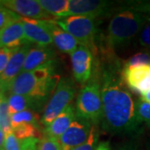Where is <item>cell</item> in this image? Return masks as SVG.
<instances>
[{"label":"cell","instance_id":"1","mask_svg":"<svg viewBox=\"0 0 150 150\" xmlns=\"http://www.w3.org/2000/svg\"><path fill=\"white\" fill-rule=\"evenodd\" d=\"M119 64L103 65L101 74L103 129L112 134L135 135L141 132L136 102L123 84Z\"/></svg>","mask_w":150,"mask_h":150},{"label":"cell","instance_id":"2","mask_svg":"<svg viewBox=\"0 0 150 150\" xmlns=\"http://www.w3.org/2000/svg\"><path fill=\"white\" fill-rule=\"evenodd\" d=\"M149 22L150 4L134 2L123 4V8L115 13L108 23V45L116 48L129 43Z\"/></svg>","mask_w":150,"mask_h":150},{"label":"cell","instance_id":"3","mask_svg":"<svg viewBox=\"0 0 150 150\" xmlns=\"http://www.w3.org/2000/svg\"><path fill=\"white\" fill-rule=\"evenodd\" d=\"M54 63L45 64L30 72H23L8 86L10 94H19L32 97L42 103L59 84L60 77L54 74Z\"/></svg>","mask_w":150,"mask_h":150},{"label":"cell","instance_id":"4","mask_svg":"<svg viewBox=\"0 0 150 150\" xmlns=\"http://www.w3.org/2000/svg\"><path fill=\"white\" fill-rule=\"evenodd\" d=\"M76 117L98 125L102 122L101 83L98 77H91L79 92L75 106Z\"/></svg>","mask_w":150,"mask_h":150},{"label":"cell","instance_id":"5","mask_svg":"<svg viewBox=\"0 0 150 150\" xmlns=\"http://www.w3.org/2000/svg\"><path fill=\"white\" fill-rule=\"evenodd\" d=\"M76 93L74 81L62 78L43 109L40 122L44 127L49 125L62 112L71 105Z\"/></svg>","mask_w":150,"mask_h":150},{"label":"cell","instance_id":"6","mask_svg":"<svg viewBox=\"0 0 150 150\" xmlns=\"http://www.w3.org/2000/svg\"><path fill=\"white\" fill-rule=\"evenodd\" d=\"M53 21L64 31L74 37L80 45L93 48L97 33L95 18L87 16H68L54 18Z\"/></svg>","mask_w":150,"mask_h":150},{"label":"cell","instance_id":"7","mask_svg":"<svg viewBox=\"0 0 150 150\" xmlns=\"http://www.w3.org/2000/svg\"><path fill=\"white\" fill-rule=\"evenodd\" d=\"M112 1L100 0H69V8L64 17L87 16L96 18L108 14L115 6Z\"/></svg>","mask_w":150,"mask_h":150},{"label":"cell","instance_id":"8","mask_svg":"<svg viewBox=\"0 0 150 150\" xmlns=\"http://www.w3.org/2000/svg\"><path fill=\"white\" fill-rule=\"evenodd\" d=\"M25 38L28 43H33L38 47H48L53 42L49 21L22 18Z\"/></svg>","mask_w":150,"mask_h":150},{"label":"cell","instance_id":"9","mask_svg":"<svg viewBox=\"0 0 150 150\" xmlns=\"http://www.w3.org/2000/svg\"><path fill=\"white\" fill-rule=\"evenodd\" d=\"M73 74L81 83H86L91 79L93 72V53L89 48L80 45L73 54H70Z\"/></svg>","mask_w":150,"mask_h":150},{"label":"cell","instance_id":"10","mask_svg":"<svg viewBox=\"0 0 150 150\" xmlns=\"http://www.w3.org/2000/svg\"><path fill=\"white\" fill-rule=\"evenodd\" d=\"M91 123L76 117L69 129L59 139L64 150H71L83 144L88 139L92 128Z\"/></svg>","mask_w":150,"mask_h":150},{"label":"cell","instance_id":"11","mask_svg":"<svg viewBox=\"0 0 150 150\" xmlns=\"http://www.w3.org/2000/svg\"><path fill=\"white\" fill-rule=\"evenodd\" d=\"M3 6L22 18L49 21L54 18L43 10L38 0H4Z\"/></svg>","mask_w":150,"mask_h":150},{"label":"cell","instance_id":"12","mask_svg":"<svg viewBox=\"0 0 150 150\" xmlns=\"http://www.w3.org/2000/svg\"><path fill=\"white\" fill-rule=\"evenodd\" d=\"M122 75L129 88L139 93L140 95L150 90V64L123 67Z\"/></svg>","mask_w":150,"mask_h":150},{"label":"cell","instance_id":"13","mask_svg":"<svg viewBox=\"0 0 150 150\" xmlns=\"http://www.w3.org/2000/svg\"><path fill=\"white\" fill-rule=\"evenodd\" d=\"M30 49V43H28L17 48L14 54L12 55L5 70L1 74L6 91L9 83L22 72L26 57Z\"/></svg>","mask_w":150,"mask_h":150},{"label":"cell","instance_id":"14","mask_svg":"<svg viewBox=\"0 0 150 150\" xmlns=\"http://www.w3.org/2000/svg\"><path fill=\"white\" fill-rule=\"evenodd\" d=\"M28 43L22 19L11 23L0 31L1 48H18Z\"/></svg>","mask_w":150,"mask_h":150},{"label":"cell","instance_id":"15","mask_svg":"<svg viewBox=\"0 0 150 150\" xmlns=\"http://www.w3.org/2000/svg\"><path fill=\"white\" fill-rule=\"evenodd\" d=\"M55 63V52L48 47H36L29 50L22 72H30L45 64Z\"/></svg>","mask_w":150,"mask_h":150},{"label":"cell","instance_id":"16","mask_svg":"<svg viewBox=\"0 0 150 150\" xmlns=\"http://www.w3.org/2000/svg\"><path fill=\"white\" fill-rule=\"evenodd\" d=\"M76 118L74 108L71 104L62 112L49 125L44 128V135L59 139Z\"/></svg>","mask_w":150,"mask_h":150},{"label":"cell","instance_id":"17","mask_svg":"<svg viewBox=\"0 0 150 150\" xmlns=\"http://www.w3.org/2000/svg\"><path fill=\"white\" fill-rule=\"evenodd\" d=\"M49 23L53 42L59 51L64 54H71L80 46L79 42L74 37L58 26L53 19L49 20Z\"/></svg>","mask_w":150,"mask_h":150},{"label":"cell","instance_id":"18","mask_svg":"<svg viewBox=\"0 0 150 150\" xmlns=\"http://www.w3.org/2000/svg\"><path fill=\"white\" fill-rule=\"evenodd\" d=\"M8 110L10 115L24 110H33L34 108H39L43 103L32 97L19 95V94H10L8 98Z\"/></svg>","mask_w":150,"mask_h":150},{"label":"cell","instance_id":"19","mask_svg":"<svg viewBox=\"0 0 150 150\" xmlns=\"http://www.w3.org/2000/svg\"><path fill=\"white\" fill-rule=\"evenodd\" d=\"M43 10L55 18H62L69 8V0H38Z\"/></svg>","mask_w":150,"mask_h":150},{"label":"cell","instance_id":"20","mask_svg":"<svg viewBox=\"0 0 150 150\" xmlns=\"http://www.w3.org/2000/svg\"><path fill=\"white\" fill-rule=\"evenodd\" d=\"M38 116L33 110H24L11 115V126L12 130L23 124H35L38 125Z\"/></svg>","mask_w":150,"mask_h":150},{"label":"cell","instance_id":"21","mask_svg":"<svg viewBox=\"0 0 150 150\" xmlns=\"http://www.w3.org/2000/svg\"><path fill=\"white\" fill-rule=\"evenodd\" d=\"M0 129L4 132L6 135L12 133L13 131L11 126V115L8 110V98L5 96V93H3L0 97Z\"/></svg>","mask_w":150,"mask_h":150},{"label":"cell","instance_id":"22","mask_svg":"<svg viewBox=\"0 0 150 150\" xmlns=\"http://www.w3.org/2000/svg\"><path fill=\"white\" fill-rule=\"evenodd\" d=\"M12 132L18 140L27 139L30 138H38L40 134L39 126L30 123L20 125L15 129H13Z\"/></svg>","mask_w":150,"mask_h":150},{"label":"cell","instance_id":"23","mask_svg":"<svg viewBox=\"0 0 150 150\" xmlns=\"http://www.w3.org/2000/svg\"><path fill=\"white\" fill-rule=\"evenodd\" d=\"M99 143V130L98 125L93 124L88 139L83 144L71 150H96Z\"/></svg>","mask_w":150,"mask_h":150},{"label":"cell","instance_id":"24","mask_svg":"<svg viewBox=\"0 0 150 150\" xmlns=\"http://www.w3.org/2000/svg\"><path fill=\"white\" fill-rule=\"evenodd\" d=\"M136 110L137 115L139 122L142 124L145 123L150 128V104L139 99L136 102Z\"/></svg>","mask_w":150,"mask_h":150},{"label":"cell","instance_id":"25","mask_svg":"<svg viewBox=\"0 0 150 150\" xmlns=\"http://www.w3.org/2000/svg\"><path fill=\"white\" fill-rule=\"evenodd\" d=\"M22 17L4 6H0V31L13 22L18 21Z\"/></svg>","mask_w":150,"mask_h":150},{"label":"cell","instance_id":"26","mask_svg":"<svg viewBox=\"0 0 150 150\" xmlns=\"http://www.w3.org/2000/svg\"><path fill=\"white\" fill-rule=\"evenodd\" d=\"M146 64H150V53L141 52L134 54L131 58H129L123 64V67L129 68Z\"/></svg>","mask_w":150,"mask_h":150},{"label":"cell","instance_id":"27","mask_svg":"<svg viewBox=\"0 0 150 150\" xmlns=\"http://www.w3.org/2000/svg\"><path fill=\"white\" fill-rule=\"evenodd\" d=\"M38 150H64L59 139L44 135L43 139L39 140Z\"/></svg>","mask_w":150,"mask_h":150},{"label":"cell","instance_id":"28","mask_svg":"<svg viewBox=\"0 0 150 150\" xmlns=\"http://www.w3.org/2000/svg\"><path fill=\"white\" fill-rule=\"evenodd\" d=\"M16 49L17 48H0V74H2L5 70L12 55L14 54Z\"/></svg>","mask_w":150,"mask_h":150},{"label":"cell","instance_id":"29","mask_svg":"<svg viewBox=\"0 0 150 150\" xmlns=\"http://www.w3.org/2000/svg\"><path fill=\"white\" fill-rule=\"evenodd\" d=\"M4 150H21L20 140L17 139L13 132L5 136Z\"/></svg>","mask_w":150,"mask_h":150},{"label":"cell","instance_id":"30","mask_svg":"<svg viewBox=\"0 0 150 150\" xmlns=\"http://www.w3.org/2000/svg\"><path fill=\"white\" fill-rule=\"evenodd\" d=\"M139 41L141 46L150 48V22L145 25L140 32Z\"/></svg>","mask_w":150,"mask_h":150},{"label":"cell","instance_id":"31","mask_svg":"<svg viewBox=\"0 0 150 150\" xmlns=\"http://www.w3.org/2000/svg\"><path fill=\"white\" fill-rule=\"evenodd\" d=\"M39 139L38 138H30L20 140L21 150H38Z\"/></svg>","mask_w":150,"mask_h":150},{"label":"cell","instance_id":"32","mask_svg":"<svg viewBox=\"0 0 150 150\" xmlns=\"http://www.w3.org/2000/svg\"><path fill=\"white\" fill-rule=\"evenodd\" d=\"M114 150H138V147L136 145V143H134V141H129L119 145Z\"/></svg>","mask_w":150,"mask_h":150},{"label":"cell","instance_id":"33","mask_svg":"<svg viewBox=\"0 0 150 150\" xmlns=\"http://www.w3.org/2000/svg\"><path fill=\"white\" fill-rule=\"evenodd\" d=\"M96 150H111L109 142H108V141H103V142H100Z\"/></svg>","mask_w":150,"mask_h":150},{"label":"cell","instance_id":"34","mask_svg":"<svg viewBox=\"0 0 150 150\" xmlns=\"http://www.w3.org/2000/svg\"><path fill=\"white\" fill-rule=\"evenodd\" d=\"M6 134L4 132L0 129V150L4 148V141H5Z\"/></svg>","mask_w":150,"mask_h":150},{"label":"cell","instance_id":"35","mask_svg":"<svg viewBox=\"0 0 150 150\" xmlns=\"http://www.w3.org/2000/svg\"><path fill=\"white\" fill-rule=\"evenodd\" d=\"M140 99H141L142 101L148 103H149L150 104V90L149 91L146 92L144 93H143V94L141 95Z\"/></svg>","mask_w":150,"mask_h":150},{"label":"cell","instance_id":"36","mask_svg":"<svg viewBox=\"0 0 150 150\" xmlns=\"http://www.w3.org/2000/svg\"><path fill=\"white\" fill-rule=\"evenodd\" d=\"M6 89L4 84V82L2 80V78H1V74H0V93H5Z\"/></svg>","mask_w":150,"mask_h":150},{"label":"cell","instance_id":"37","mask_svg":"<svg viewBox=\"0 0 150 150\" xmlns=\"http://www.w3.org/2000/svg\"><path fill=\"white\" fill-rule=\"evenodd\" d=\"M148 149L150 150V141L149 142V144H148Z\"/></svg>","mask_w":150,"mask_h":150},{"label":"cell","instance_id":"38","mask_svg":"<svg viewBox=\"0 0 150 150\" xmlns=\"http://www.w3.org/2000/svg\"><path fill=\"white\" fill-rule=\"evenodd\" d=\"M3 93H0V97H1V95H2Z\"/></svg>","mask_w":150,"mask_h":150},{"label":"cell","instance_id":"39","mask_svg":"<svg viewBox=\"0 0 150 150\" xmlns=\"http://www.w3.org/2000/svg\"><path fill=\"white\" fill-rule=\"evenodd\" d=\"M1 150H4V149H1Z\"/></svg>","mask_w":150,"mask_h":150},{"label":"cell","instance_id":"40","mask_svg":"<svg viewBox=\"0 0 150 150\" xmlns=\"http://www.w3.org/2000/svg\"><path fill=\"white\" fill-rule=\"evenodd\" d=\"M0 48H1V45H0Z\"/></svg>","mask_w":150,"mask_h":150}]
</instances>
